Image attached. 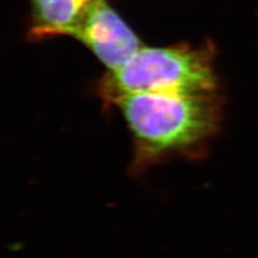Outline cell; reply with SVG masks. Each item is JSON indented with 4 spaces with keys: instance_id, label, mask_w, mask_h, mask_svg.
I'll list each match as a JSON object with an SVG mask.
<instances>
[{
    "instance_id": "cell-3",
    "label": "cell",
    "mask_w": 258,
    "mask_h": 258,
    "mask_svg": "<svg viewBox=\"0 0 258 258\" xmlns=\"http://www.w3.org/2000/svg\"><path fill=\"white\" fill-rule=\"evenodd\" d=\"M72 37L83 43L108 71L125 66L143 46L139 36L109 0H99Z\"/></svg>"
},
{
    "instance_id": "cell-2",
    "label": "cell",
    "mask_w": 258,
    "mask_h": 258,
    "mask_svg": "<svg viewBox=\"0 0 258 258\" xmlns=\"http://www.w3.org/2000/svg\"><path fill=\"white\" fill-rule=\"evenodd\" d=\"M216 88L213 50L209 45L142 46L125 66L108 71L97 92L112 106L131 94H213Z\"/></svg>"
},
{
    "instance_id": "cell-1",
    "label": "cell",
    "mask_w": 258,
    "mask_h": 258,
    "mask_svg": "<svg viewBox=\"0 0 258 258\" xmlns=\"http://www.w3.org/2000/svg\"><path fill=\"white\" fill-rule=\"evenodd\" d=\"M112 106L122 112L132 135L129 174L136 177L168 160L198 155L221 122L215 93L131 94Z\"/></svg>"
},
{
    "instance_id": "cell-4",
    "label": "cell",
    "mask_w": 258,
    "mask_h": 258,
    "mask_svg": "<svg viewBox=\"0 0 258 258\" xmlns=\"http://www.w3.org/2000/svg\"><path fill=\"white\" fill-rule=\"evenodd\" d=\"M99 0H29L28 39L44 41L55 37L70 36L84 21Z\"/></svg>"
}]
</instances>
